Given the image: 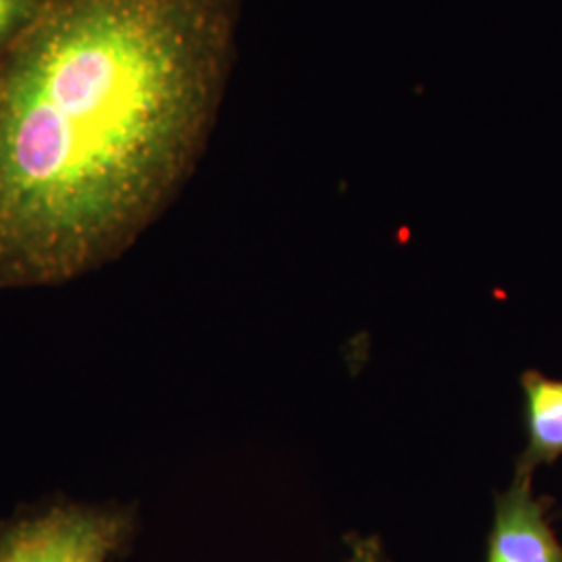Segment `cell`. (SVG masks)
I'll use <instances>...</instances> for the list:
<instances>
[{
  "mask_svg": "<svg viewBox=\"0 0 562 562\" xmlns=\"http://www.w3.org/2000/svg\"><path fill=\"white\" fill-rule=\"evenodd\" d=\"M533 477L515 475L496 494L485 562H562V543L550 521L552 498L536 496Z\"/></svg>",
  "mask_w": 562,
  "mask_h": 562,
  "instance_id": "3957f363",
  "label": "cell"
},
{
  "mask_svg": "<svg viewBox=\"0 0 562 562\" xmlns=\"http://www.w3.org/2000/svg\"><path fill=\"white\" fill-rule=\"evenodd\" d=\"M240 0H48L0 57V290L121 257L194 171Z\"/></svg>",
  "mask_w": 562,
  "mask_h": 562,
  "instance_id": "6da1fadb",
  "label": "cell"
},
{
  "mask_svg": "<svg viewBox=\"0 0 562 562\" xmlns=\"http://www.w3.org/2000/svg\"><path fill=\"white\" fill-rule=\"evenodd\" d=\"M348 543H350V552L346 562H390L378 538L355 536L348 540Z\"/></svg>",
  "mask_w": 562,
  "mask_h": 562,
  "instance_id": "8992f818",
  "label": "cell"
},
{
  "mask_svg": "<svg viewBox=\"0 0 562 562\" xmlns=\"http://www.w3.org/2000/svg\"><path fill=\"white\" fill-rule=\"evenodd\" d=\"M48 0H0V57L41 18Z\"/></svg>",
  "mask_w": 562,
  "mask_h": 562,
  "instance_id": "5b68a950",
  "label": "cell"
},
{
  "mask_svg": "<svg viewBox=\"0 0 562 562\" xmlns=\"http://www.w3.org/2000/svg\"><path fill=\"white\" fill-rule=\"evenodd\" d=\"M525 436L515 475L533 477V473L562 457V380L546 378L540 371L521 375Z\"/></svg>",
  "mask_w": 562,
  "mask_h": 562,
  "instance_id": "277c9868",
  "label": "cell"
},
{
  "mask_svg": "<svg viewBox=\"0 0 562 562\" xmlns=\"http://www.w3.org/2000/svg\"><path fill=\"white\" fill-rule=\"evenodd\" d=\"M130 533V519L92 506H55L0 531V562H106Z\"/></svg>",
  "mask_w": 562,
  "mask_h": 562,
  "instance_id": "7a4b0ae2",
  "label": "cell"
}]
</instances>
